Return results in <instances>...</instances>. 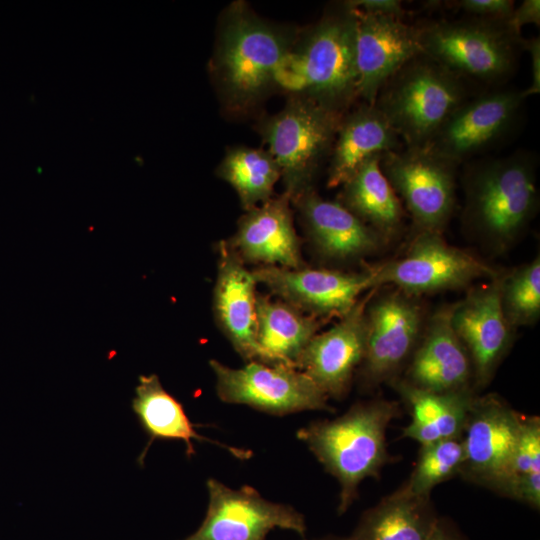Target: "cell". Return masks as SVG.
Returning <instances> with one entry per match:
<instances>
[{
    "instance_id": "d6986e66",
    "label": "cell",
    "mask_w": 540,
    "mask_h": 540,
    "mask_svg": "<svg viewBox=\"0 0 540 540\" xmlns=\"http://www.w3.org/2000/svg\"><path fill=\"white\" fill-rule=\"evenodd\" d=\"M452 309L453 304L443 305L426 319L400 376L410 385L438 393L474 390L471 361L452 326Z\"/></svg>"
},
{
    "instance_id": "7402d4cb",
    "label": "cell",
    "mask_w": 540,
    "mask_h": 540,
    "mask_svg": "<svg viewBox=\"0 0 540 540\" xmlns=\"http://www.w3.org/2000/svg\"><path fill=\"white\" fill-rule=\"evenodd\" d=\"M317 252L336 261L362 259L388 244L338 201L309 189L295 202Z\"/></svg>"
},
{
    "instance_id": "ac0fdd59",
    "label": "cell",
    "mask_w": 540,
    "mask_h": 540,
    "mask_svg": "<svg viewBox=\"0 0 540 540\" xmlns=\"http://www.w3.org/2000/svg\"><path fill=\"white\" fill-rule=\"evenodd\" d=\"M371 289L327 331L316 334L299 355L295 368L306 374L327 396L343 399L349 392L365 354V308Z\"/></svg>"
},
{
    "instance_id": "5bb4252c",
    "label": "cell",
    "mask_w": 540,
    "mask_h": 540,
    "mask_svg": "<svg viewBox=\"0 0 540 540\" xmlns=\"http://www.w3.org/2000/svg\"><path fill=\"white\" fill-rule=\"evenodd\" d=\"M281 300L314 317L345 316L364 292L376 288L370 267L361 272L261 266L252 271Z\"/></svg>"
},
{
    "instance_id": "e0dca14e",
    "label": "cell",
    "mask_w": 540,
    "mask_h": 540,
    "mask_svg": "<svg viewBox=\"0 0 540 540\" xmlns=\"http://www.w3.org/2000/svg\"><path fill=\"white\" fill-rule=\"evenodd\" d=\"M351 9L355 16L358 94L363 102L374 104L390 77L421 54L418 30L403 18Z\"/></svg>"
},
{
    "instance_id": "7c38bea8",
    "label": "cell",
    "mask_w": 540,
    "mask_h": 540,
    "mask_svg": "<svg viewBox=\"0 0 540 540\" xmlns=\"http://www.w3.org/2000/svg\"><path fill=\"white\" fill-rule=\"evenodd\" d=\"M523 416L497 394H476L461 436L464 458L459 475L499 493L518 444Z\"/></svg>"
},
{
    "instance_id": "e575fe53",
    "label": "cell",
    "mask_w": 540,
    "mask_h": 540,
    "mask_svg": "<svg viewBox=\"0 0 540 540\" xmlns=\"http://www.w3.org/2000/svg\"><path fill=\"white\" fill-rule=\"evenodd\" d=\"M351 8L372 14L390 15L403 18L406 11L399 0H351L346 1Z\"/></svg>"
},
{
    "instance_id": "6da1fadb",
    "label": "cell",
    "mask_w": 540,
    "mask_h": 540,
    "mask_svg": "<svg viewBox=\"0 0 540 540\" xmlns=\"http://www.w3.org/2000/svg\"><path fill=\"white\" fill-rule=\"evenodd\" d=\"M463 229L488 251L509 249L537 214L536 156L518 150L471 163L463 176Z\"/></svg>"
},
{
    "instance_id": "d4e9b609",
    "label": "cell",
    "mask_w": 540,
    "mask_h": 540,
    "mask_svg": "<svg viewBox=\"0 0 540 540\" xmlns=\"http://www.w3.org/2000/svg\"><path fill=\"white\" fill-rule=\"evenodd\" d=\"M390 385L410 410L411 421L402 437L421 446L460 437L476 395L474 390L438 393L416 388L398 377Z\"/></svg>"
},
{
    "instance_id": "cb8c5ba5",
    "label": "cell",
    "mask_w": 540,
    "mask_h": 540,
    "mask_svg": "<svg viewBox=\"0 0 540 540\" xmlns=\"http://www.w3.org/2000/svg\"><path fill=\"white\" fill-rule=\"evenodd\" d=\"M132 409L149 437L146 447L138 458L141 465L154 440L183 441L189 458L195 454L193 440L215 444L241 460L253 455L251 450L228 446L200 435L195 429L199 425L190 421L183 405L163 388L156 374L139 376V384L132 399Z\"/></svg>"
},
{
    "instance_id": "d6a6232c",
    "label": "cell",
    "mask_w": 540,
    "mask_h": 540,
    "mask_svg": "<svg viewBox=\"0 0 540 540\" xmlns=\"http://www.w3.org/2000/svg\"><path fill=\"white\" fill-rule=\"evenodd\" d=\"M452 5L470 17L507 21L514 7L511 0H459Z\"/></svg>"
},
{
    "instance_id": "9a60e30c",
    "label": "cell",
    "mask_w": 540,
    "mask_h": 540,
    "mask_svg": "<svg viewBox=\"0 0 540 540\" xmlns=\"http://www.w3.org/2000/svg\"><path fill=\"white\" fill-rule=\"evenodd\" d=\"M524 100L522 91L512 88L468 98L426 148L458 166L503 139L516 124Z\"/></svg>"
},
{
    "instance_id": "8992f818",
    "label": "cell",
    "mask_w": 540,
    "mask_h": 540,
    "mask_svg": "<svg viewBox=\"0 0 540 540\" xmlns=\"http://www.w3.org/2000/svg\"><path fill=\"white\" fill-rule=\"evenodd\" d=\"M421 54L463 79L488 85L512 76L522 49V35L507 21L468 17L417 26Z\"/></svg>"
},
{
    "instance_id": "ffe728a7",
    "label": "cell",
    "mask_w": 540,
    "mask_h": 540,
    "mask_svg": "<svg viewBox=\"0 0 540 540\" xmlns=\"http://www.w3.org/2000/svg\"><path fill=\"white\" fill-rule=\"evenodd\" d=\"M214 312L222 332L247 362L259 361L256 341V284L252 271L226 240L218 246Z\"/></svg>"
},
{
    "instance_id": "74e56055",
    "label": "cell",
    "mask_w": 540,
    "mask_h": 540,
    "mask_svg": "<svg viewBox=\"0 0 540 540\" xmlns=\"http://www.w3.org/2000/svg\"><path fill=\"white\" fill-rule=\"evenodd\" d=\"M303 540H350L349 537H342L337 535H325L322 537L312 538V539H306Z\"/></svg>"
},
{
    "instance_id": "836d02e7",
    "label": "cell",
    "mask_w": 540,
    "mask_h": 540,
    "mask_svg": "<svg viewBox=\"0 0 540 540\" xmlns=\"http://www.w3.org/2000/svg\"><path fill=\"white\" fill-rule=\"evenodd\" d=\"M509 27L518 34H521V29L527 24L540 26V1L539 0H524L522 3L514 7L510 17L507 20Z\"/></svg>"
},
{
    "instance_id": "83f0119b",
    "label": "cell",
    "mask_w": 540,
    "mask_h": 540,
    "mask_svg": "<svg viewBox=\"0 0 540 540\" xmlns=\"http://www.w3.org/2000/svg\"><path fill=\"white\" fill-rule=\"evenodd\" d=\"M438 516L431 498L403 485L365 510L350 540H426Z\"/></svg>"
},
{
    "instance_id": "4fadbf2b",
    "label": "cell",
    "mask_w": 540,
    "mask_h": 540,
    "mask_svg": "<svg viewBox=\"0 0 540 540\" xmlns=\"http://www.w3.org/2000/svg\"><path fill=\"white\" fill-rule=\"evenodd\" d=\"M206 486L209 501L205 517L183 540H265L277 528L305 537V517L293 506L269 501L249 485L233 489L209 478Z\"/></svg>"
},
{
    "instance_id": "d590c367",
    "label": "cell",
    "mask_w": 540,
    "mask_h": 540,
    "mask_svg": "<svg viewBox=\"0 0 540 540\" xmlns=\"http://www.w3.org/2000/svg\"><path fill=\"white\" fill-rule=\"evenodd\" d=\"M522 49L529 54L531 60V84L523 90V96L526 99L529 96L539 94L540 92V38L534 36L529 39L522 38Z\"/></svg>"
},
{
    "instance_id": "277c9868",
    "label": "cell",
    "mask_w": 540,
    "mask_h": 540,
    "mask_svg": "<svg viewBox=\"0 0 540 540\" xmlns=\"http://www.w3.org/2000/svg\"><path fill=\"white\" fill-rule=\"evenodd\" d=\"M289 36L255 16L244 3L225 12L214 72L231 108H246L275 84L291 50Z\"/></svg>"
},
{
    "instance_id": "52a82bcc",
    "label": "cell",
    "mask_w": 540,
    "mask_h": 540,
    "mask_svg": "<svg viewBox=\"0 0 540 540\" xmlns=\"http://www.w3.org/2000/svg\"><path fill=\"white\" fill-rule=\"evenodd\" d=\"M344 113L309 98L293 95L262 125L267 150L277 163L285 192L294 203L311 182L331 149Z\"/></svg>"
},
{
    "instance_id": "5b68a950",
    "label": "cell",
    "mask_w": 540,
    "mask_h": 540,
    "mask_svg": "<svg viewBox=\"0 0 540 540\" xmlns=\"http://www.w3.org/2000/svg\"><path fill=\"white\" fill-rule=\"evenodd\" d=\"M469 98L466 82L419 54L380 89L374 105L405 147H426L450 115Z\"/></svg>"
},
{
    "instance_id": "4dcf8cb0",
    "label": "cell",
    "mask_w": 540,
    "mask_h": 540,
    "mask_svg": "<svg viewBox=\"0 0 540 540\" xmlns=\"http://www.w3.org/2000/svg\"><path fill=\"white\" fill-rule=\"evenodd\" d=\"M500 302L509 325L518 327L535 324L540 317V256L503 273Z\"/></svg>"
},
{
    "instance_id": "8fae6325",
    "label": "cell",
    "mask_w": 540,
    "mask_h": 540,
    "mask_svg": "<svg viewBox=\"0 0 540 540\" xmlns=\"http://www.w3.org/2000/svg\"><path fill=\"white\" fill-rule=\"evenodd\" d=\"M380 166L416 231L441 232L456 203V168L426 147H403L381 157Z\"/></svg>"
},
{
    "instance_id": "7a4b0ae2",
    "label": "cell",
    "mask_w": 540,
    "mask_h": 540,
    "mask_svg": "<svg viewBox=\"0 0 540 540\" xmlns=\"http://www.w3.org/2000/svg\"><path fill=\"white\" fill-rule=\"evenodd\" d=\"M400 415L398 402L374 398L354 403L341 416L312 421L297 431V438L337 479L339 515L357 499L361 482L378 478L384 465L392 461L386 433L392 420Z\"/></svg>"
},
{
    "instance_id": "8d00e7d4",
    "label": "cell",
    "mask_w": 540,
    "mask_h": 540,
    "mask_svg": "<svg viewBox=\"0 0 540 540\" xmlns=\"http://www.w3.org/2000/svg\"><path fill=\"white\" fill-rule=\"evenodd\" d=\"M426 540H466L455 525L445 518H438Z\"/></svg>"
},
{
    "instance_id": "2e32d148",
    "label": "cell",
    "mask_w": 540,
    "mask_h": 540,
    "mask_svg": "<svg viewBox=\"0 0 540 540\" xmlns=\"http://www.w3.org/2000/svg\"><path fill=\"white\" fill-rule=\"evenodd\" d=\"M503 273L453 304L452 326L464 345L473 370L475 392L488 386L512 347L515 331L507 322L500 302Z\"/></svg>"
},
{
    "instance_id": "f1b7e54d",
    "label": "cell",
    "mask_w": 540,
    "mask_h": 540,
    "mask_svg": "<svg viewBox=\"0 0 540 540\" xmlns=\"http://www.w3.org/2000/svg\"><path fill=\"white\" fill-rule=\"evenodd\" d=\"M217 172L236 191L246 211L271 199L281 178L279 167L267 150L249 147L229 150Z\"/></svg>"
},
{
    "instance_id": "44dd1931",
    "label": "cell",
    "mask_w": 540,
    "mask_h": 540,
    "mask_svg": "<svg viewBox=\"0 0 540 540\" xmlns=\"http://www.w3.org/2000/svg\"><path fill=\"white\" fill-rule=\"evenodd\" d=\"M290 202L283 193L246 211L240 218L237 231L228 242L245 263L290 269L303 267Z\"/></svg>"
},
{
    "instance_id": "3957f363",
    "label": "cell",
    "mask_w": 540,
    "mask_h": 540,
    "mask_svg": "<svg viewBox=\"0 0 540 540\" xmlns=\"http://www.w3.org/2000/svg\"><path fill=\"white\" fill-rule=\"evenodd\" d=\"M275 84L345 114L359 98L352 9L343 3L313 26L288 52Z\"/></svg>"
},
{
    "instance_id": "1f68e13d",
    "label": "cell",
    "mask_w": 540,
    "mask_h": 540,
    "mask_svg": "<svg viewBox=\"0 0 540 540\" xmlns=\"http://www.w3.org/2000/svg\"><path fill=\"white\" fill-rule=\"evenodd\" d=\"M463 458L461 436L423 445L415 467L403 486L415 495L430 497L438 484L459 474Z\"/></svg>"
},
{
    "instance_id": "9c48e42d",
    "label": "cell",
    "mask_w": 540,
    "mask_h": 540,
    "mask_svg": "<svg viewBox=\"0 0 540 540\" xmlns=\"http://www.w3.org/2000/svg\"><path fill=\"white\" fill-rule=\"evenodd\" d=\"M426 319L420 297L392 286L374 291L365 308V354L356 373L363 390L390 384L401 376Z\"/></svg>"
},
{
    "instance_id": "484cf974",
    "label": "cell",
    "mask_w": 540,
    "mask_h": 540,
    "mask_svg": "<svg viewBox=\"0 0 540 540\" xmlns=\"http://www.w3.org/2000/svg\"><path fill=\"white\" fill-rule=\"evenodd\" d=\"M381 157L361 164L341 186L338 202L389 243L401 233L406 211L382 172Z\"/></svg>"
},
{
    "instance_id": "f546056e",
    "label": "cell",
    "mask_w": 540,
    "mask_h": 540,
    "mask_svg": "<svg viewBox=\"0 0 540 540\" xmlns=\"http://www.w3.org/2000/svg\"><path fill=\"white\" fill-rule=\"evenodd\" d=\"M500 495L540 508V418L524 415L521 432Z\"/></svg>"
},
{
    "instance_id": "30bf717a",
    "label": "cell",
    "mask_w": 540,
    "mask_h": 540,
    "mask_svg": "<svg viewBox=\"0 0 540 540\" xmlns=\"http://www.w3.org/2000/svg\"><path fill=\"white\" fill-rule=\"evenodd\" d=\"M209 365L215 375L217 396L225 403L247 405L274 416L335 412L328 396L294 367L249 361L241 368H231L215 359Z\"/></svg>"
},
{
    "instance_id": "4316f807",
    "label": "cell",
    "mask_w": 540,
    "mask_h": 540,
    "mask_svg": "<svg viewBox=\"0 0 540 540\" xmlns=\"http://www.w3.org/2000/svg\"><path fill=\"white\" fill-rule=\"evenodd\" d=\"M256 341L260 362L295 368L296 361L327 321L306 314L283 300L257 295Z\"/></svg>"
},
{
    "instance_id": "603a6c76",
    "label": "cell",
    "mask_w": 540,
    "mask_h": 540,
    "mask_svg": "<svg viewBox=\"0 0 540 540\" xmlns=\"http://www.w3.org/2000/svg\"><path fill=\"white\" fill-rule=\"evenodd\" d=\"M404 147L374 104L362 102L344 114L330 153L327 187H341L367 159Z\"/></svg>"
},
{
    "instance_id": "ba28073f",
    "label": "cell",
    "mask_w": 540,
    "mask_h": 540,
    "mask_svg": "<svg viewBox=\"0 0 540 540\" xmlns=\"http://www.w3.org/2000/svg\"><path fill=\"white\" fill-rule=\"evenodd\" d=\"M370 269L376 288L392 286L416 297L465 289L501 273L434 231H416L402 255Z\"/></svg>"
}]
</instances>
